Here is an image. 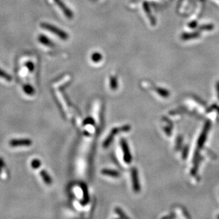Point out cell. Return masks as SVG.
Listing matches in <instances>:
<instances>
[{
	"instance_id": "obj_1",
	"label": "cell",
	"mask_w": 219,
	"mask_h": 219,
	"mask_svg": "<svg viewBox=\"0 0 219 219\" xmlns=\"http://www.w3.org/2000/svg\"><path fill=\"white\" fill-rule=\"evenodd\" d=\"M40 27H41L42 28L46 29V30L50 31V32L52 33V34L56 35V36L59 38L61 39V40H66L69 38V35H68V34H67L65 31L62 30V29H60V28H58V27L54 26V25L50 24V23L46 22L41 23H40Z\"/></svg>"
},
{
	"instance_id": "obj_2",
	"label": "cell",
	"mask_w": 219,
	"mask_h": 219,
	"mask_svg": "<svg viewBox=\"0 0 219 219\" xmlns=\"http://www.w3.org/2000/svg\"><path fill=\"white\" fill-rule=\"evenodd\" d=\"M211 125L212 124H211L210 121H207L205 123L204 128H203L202 131H201L200 136L199 137L198 141H197V148L196 152H199L201 148L204 147L205 142L206 141L207 136H208V133L210 130Z\"/></svg>"
},
{
	"instance_id": "obj_3",
	"label": "cell",
	"mask_w": 219,
	"mask_h": 219,
	"mask_svg": "<svg viewBox=\"0 0 219 219\" xmlns=\"http://www.w3.org/2000/svg\"><path fill=\"white\" fill-rule=\"evenodd\" d=\"M120 144L121 149H122L123 154H124V160L126 164H130L132 162L133 157L130 153V148L128 147V142L124 138H121L120 140Z\"/></svg>"
},
{
	"instance_id": "obj_4",
	"label": "cell",
	"mask_w": 219,
	"mask_h": 219,
	"mask_svg": "<svg viewBox=\"0 0 219 219\" xmlns=\"http://www.w3.org/2000/svg\"><path fill=\"white\" fill-rule=\"evenodd\" d=\"M131 179L133 189L135 193H138L140 191V185L138 178V172L136 167H133L131 169Z\"/></svg>"
},
{
	"instance_id": "obj_5",
	"label": "cell",
	"mask_w": 219,
	"mask_h": 219,
	"mask_svg": "<svg viewBox=\"0 0 219 219\" xmlns=\"http://www.w3.org/2000/svg\"><path fill=\"white\" fill-rule=\"evenodd\" d=\"M54 2H56V4L58 5V7L60 8V10L63 12L64 15L68 19H71L73 18L74 14L72 13V11L70 10L67 6L64 4V3L62 1V0H54Z\"/></svg>"
},
{
	"instance_id": "obj_6",
	"label": "cell",
	"mask_w": 219,
	"mask_h": 219,
	"mask_svg": "<svg viewBox=\"0 0 219 219\" xmlns=\"http://www.w3.org/2000/svg\"><path fill=\"white\" fill-rule=\"evenodd\" d=\"M32 144V140L29 138L22 139H12L9 141L11 147H21V146H30Z\"/></svg>"
},
{
	"instance_id": "obj_7",
	"label": "cell",
	"mask_w": 219,
	"mask_h": 219,
	"mask_svg": "<svg viewBox=\"0 0 219 219\" xmlns=\"http://www.w3.org/2000/svg\"><path fill=\"white\" fill-rule=\"evenodd\" d=\"M118 132H121L120 128H114L111 130V131L108 137L106 138V140H104V142H103V147L104 148H108L109 146H110L111 142H113V139H114V137L116 136V135L118 134Z\"/></svg>"
},
{
	"instance_id": "obj_8",
	"label": "cell",
	"mask_w": 219,
	"mask_h": 219,
	"mask_svg": "<svg viewBox=\"0 0 219 219\" xmlns=\"http://www.w3.org/2000/svg\"><path fill=\"white\" fill-rule=\"evenodd\" d=\"M38 40L40 44L44 45L46 46H48V47H54L55 44L50 39H49L48 37L44 36V35H40L38 37Z\"/></svg>"
},
{
	"instance_id": "obj_9",
	"label": "cell",
	"mask_w": 219,
	"mask_h": 219,
	"mask_svg": "<svg viewBox=\"0 0 219 219\" xmlns=\"http://www.w3.org/2000/svg\"><path fill=\"white\" fill-rule=\"evenodd\" d=\"M102 175L109 176L111 177H120V173L118 171L114 170H109V169H103L101 171Z\"/></svg>"
},
{
	"instance_id": "obj_10",
	"label": "cell",
	"mask_w": 219,
	"mask_h": 219,
	"mask_svg": "<svg viewBox=\"0 0 219 219\" xmlns=\"http://www.w3.org/2000/svg\"><path fill=\"white\" fill-rule=\"evenodd\" d=\"M200 36V34L198 32H194V33H184V34H182L181 38L182 40H191V39H195L199 38Z\"/></svg>"
},
{
	"instance_id": "obj_11",
	"label": "cell",
	"mask_w": 219,
	"mask_h": 219,
	"mask_svg": "<svg viewBox=\"0 0 219 219\" xmlns=\"http://www.w3.org/2000/svg\"><path fill=\"white\" fill-rule=\"evenodd\" d=\"M143 9H144L145 11H146V14L148 15V19H149V20L150 21V23H151V24L152 25H155V19L153 17V16L152 15L151 11H150V9L149 8V6H148V3L144 2V4H143Z\"/></svg>"
},
{
	"instance_id": "obj_12",
	"label": "cell",
	"mask_w": 219,
	"mask_h": 219,
	"mask_svg": "<svg viewBox=\"0 0 219 219\" xmlns=\"http://www.w3.org/2000/svg\"><path fill=\"white\" fill-rule=\"evenodd\" d=\"M40 175L41 176L43 180H44L45 183L47 184H52V177L48 175V173L47 172L46 170H41V171L40 172Z\"/></svg>"
},
{
	"instance_id": "obj_13",
	"label": "cell",
	"mask_w": 219,
	"mask_h": 219,
	"mask_svg": "<svg viewBox=\"0 0 219 219\" xmlns=\"http://www.w3.org/2000/svg\"><path fill=\"white\" fill-rule=\"evenodd\" d=\"M82 189L83 191V196H84V199L82 201V204H87V202L89 201V195H88V189L86 184H82Z\"/></svg>"
},
{
	"instance_id": "obj_14",
	"label": "cell",
	"mask_w": 219,
	"mask_h": 219,
	"mask_svg": "<svg viewBox=\"0 0 219 219\" xmlns=\"http://www.w3.org/2000/svg\"><path fill=\"white\" fill-rule=\"evenodd\" d=\"M155 90L158 93V94L160 96H161L162 97H164V98H167L170 96V92L169 91L167 90L166 89H163V88H156Z\"/></svg>"
},
{
	"instance_id": "obj_15",
	"label": "cell",
	"mask_w": 219,
	"mask_h": 219,
	"mask_svg": "<svg viewBox=\"0 0 219 219\" xmlns=\"http://www.w3.org/2000/svg\"><path fill=\"white\" fill-rule=\"evenodd\" d=\"M102 58H103L102 55H101L100 52H94V53H92V56H91L92 60L94 62H96V63L100 62L101 60H102Z\"/></svg>"
},
{
	"instance_id": "obj_16",
	"label": "cell",
	"mask_w": 219,
	"mask_h": 219,
	"mask_svg": "<svg viewBox=\"0 0 219 219\" xmlns=\"http://www.w3.org/2000/svg\"><path fill=\"white\" fill-rule=\"evenodd\" d=\"M110 87L112 90H116L118 88V81L114 76H111L110 78Z\"/></svg>"
},
{
	"instance_id": "obj_17",
	"label": "cell",
	"mask_w": 219,
	"mask_h": 219,
	"mask_svg": "<svg viewBox=\"0 0 219 219\" xmlns=\"http://www.w3.org/2000/svg\"><path fill=\"white\" fill-rule=\"evenodd\" d=\"M23 91L28 95H33L35 92L34 88L30 85H26L23 86Z\"/></svg>"
},
{
	"instance_id": "obj_18",
	"label": "cell",
	"mask_w": 219,
	"mask_h": 219,
	"mask_svg": "<svg viewBox=\"0 0 219 219\" xmlns=\"http://www.w3.org/2000/svg\"><path fill=\"white\" fill-rule=\"evenodd\" d=\"M115 212H116V214L118 215L121 218H128V217L125 214L124 211H123L120 207H116V208H115Z\"/></svg>"
},
{
	"instance_id": "obj_19",
	"label": "cell",
	"mask_w": 219,
	"mask_h": 219,
	"mask_svg": "<svg viewBox=\"0 0 219 219\" xmlns=\"http://www.w3.org/2000/svg\"><path fill=\"white\" fill-rule=\"evenodd\" d=\"M0 77L2 78H4V79L7 80V81H11L12 80V77L2 69H0Z\"/></svg>"
},
{
	"instance_id": "obj_20",
	"label": "cell",
	"mask_w": 219,
	"mask_h": 219,
	"mask_svg": "<svg viewBox=\"0 0 219 219\" xmlns=\"http://www.w3.org/2000/svg\"><path fill=\"white\" fill-rule=\"evenodd\" d=\"M31 165L34 169H38L40 167L41 165V162H40V160L38 159H34L31 161Z\"/></svg>"
},
{
	"instance_id": "obj_21",
	"label": "cell",
	"mask_w": 219,
	"mask_h": 219,
	"mask_svg": "<svg viewBox=\"0 0 219 219\" xmlns=\"http://www.w3.org/2000/svg\"><path fill=\"white\" fill-rule=\"evenodd\" d=\"M183 142V138L182 136H179L177 137V141H176L175 143V147H176V150H179L182 147V145Z\"/></svg>"
},
{
	"instance_id": "obj_22",
	"label": "cell",
	"mask_w": 219,
	"mask_h": 219,
	"mask_svg": "<svg viewBox=\"0 0 219 219\" xmlns=\"http://www.w3.org/2000/svg\"><path fill=\"white\" fill-rule=\"evenodd\" d=\"M189 155V146H186L184 147L182 152V158L183 160H186Z\"/></svg>"
},
{
	"instance_id": "obj_23",
	"label": "cell",
	"mask_w": 219,
	"mask_h": 219,
	"mask_svg": "<svg viewBox=\"0 0 219 219\" xmlns=\"http://www.w3.org/2000/svg\"><path fill=\"white\" fill-rule=\"evenodd\" d=\"M214 28V26L212 24H206V25H202V26H200L201 30H207L210 31L212 30Z\"/></svg>"
},
{
	"instance_id": "obj_24",
	"label": "cell",
	"mask_w": 219,
	"mask_h": 219,
	"mask_svg": "<svg viewBox=\"0 0 219 219\" xmlns=\"http://www.w3.org/2000/svg\"><path fill=\"white\" fill-rule=\"evenodd\" d=\"M121 132H128L130 130V126L129 125H125V126L120 127Z\"/></svg>"
},
{
	"instance_id": "obj_25",
	"label": "cell",
	"mask_w": 219,
	"mask_h": 219,
	"mask_svg": "<svg viewBox=\"0 0 219 219\" xmlns=\"http://www.w3.org/2000/svg\"><path fill=\"white\" fill-rule=\"evenodd\" d=\"M26 66L30 72H32L34 70V64L32 62H28L26 64Z\"/></svg>"
},
{
	"instance_id": "obj_26",
	"label": "cell",
	"mask_w": 219,
	"mask_h": 219,
	"mask_svg": "<svg viewBox=\"0 0 219 219\" xmlns=\"http://www.w3.org/2000/svg\"><path fill=\"white\" fill-rule=\"evenodd\" d=\"M217 104H214L212 105L209 108L207 109L206 110V112L207 113H209V112H212V111H213L214 110H215V109H217Z\"/></svg>"
},
{
	"instance_id": "obj_27",
	"label": "cell",
	"mask_w": 219,
	"mask_h": 219,
	"mask_svg": "<svg viewBox=\"0 0 219 219\" xmlns=\"http://www.w3.org/2000/svg\"><path fill=\"white\" fill-rule=\"evenodd\" d=\"M164 130H165V131L166 134H167V136H171V129H170V128H169L168 127H165V128H164Z\"/></svg>"
},
{
	"instance_id": "obj_28",
	"label": "cell",
	"mask_w": 219,
	"mask_h": 219,
	"mask_svg": "<svg viewBox=\"0 0 219 219\" xmlns=\"http://www.w3.org/2000/svg\"><path fill=\"white\" fill-rule=\"evenodd\" d=\"M189 26L190 27V28H195V27L197 26V23L196 22V21H192V22H191L190 23H189Z\"/></svg>"
},
{
	"instance_id": "obj_29",
	"label": "cell",
	"mask_w": 219,
	"mask_h": 219,
	"mask_svg": "<svg viewBox=\"0 0 219 219\" xmlns=\"http://www.w3.org/2000/svg\"><path fill=\"white\" fill-rule=\"evenodd\" d=\"M4 164V160L2 158H0V172H1V170L2 169L3 166Z\"/></svg>"
},
{
	"instance_id": "obj_30",
	"label": "cell",
	"mask_w": 219,
	"mask_h": 219,
	"mask_svg": "<svg viewBox=\"0 0 219 219\" xmlns=\"http://www.w3.org/2000/svg\"><path fill=\"white\" fill-rule=\"evenodd\" d=\"M216 91H217V94H218V98L219 99V81L217 82L216 83Z\"/></svg>"
},
{
	"instance_id": "obj_31",
	"label": "cell",
	"mask_w": 219,
	"mask_h": 219,
	"mask_svg": "<svg viewBox=\"0 0 219 219\" xmlns=\"http://www.w3.org/2000/svg\"><path fill=\"white\" fill-rule=\"evenodd\" d=\"M217 110H218V113L219 114V107L218 108H217Z\"/></svg>"
},
{
	"instance_id": "obj_32",
	"label": "cell",
	"mask_w": 219,
	"mask_h": 219,
	"mask_svg": "<svg viewBox=\"0 0 219 219\" xmlns=\"http://www.w3.org/2000/svg\"><path fill=\"white\" fill-rule=\"evenodd\" d=\"M218 218H219V216H218Z\"/></svg>"
}]
</instances>
